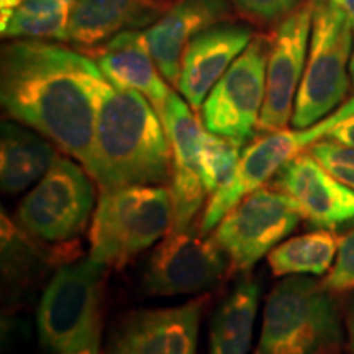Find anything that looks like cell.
Masks as SVG:
<instances>
[{
    "label": "cell",
    "mask_w": 354,
    "mask_h": 354,
    "mask_svg": "<svg viewBox=\"0 0 354 354\" xmlns=\"http://www.w3.org/2000/svg\"><path fill=\"white\" fill-rule=\"evenodd\" d=\"M313 0H307L297 10L279 21L271 38V50L266 71V99L258 131L286 130L292 122L295 97L307 64L312 35Z\"/></svg>",
    "instance_id": "7c38bea8"
},
{
    "label": "cell",
    "mask_w": 354,
    "mask_h": 354,
    "mask_svg": "<svg viewBox=\"0 0 354 354\" xmlns=\"http://www.w3.org/2000/svg\"><path fill=\"white\" fill-rule=\"evenodd\" d=\"M57 354H99V343L92 344V346L77 349V351H69V353H57Z\"/></svg>",
    "instance_id": "1f68e13d"
},
{
    "label": "cell",
    "mask_w": 354,
    "mask_h": 354,
    "mask_svg": "<svg viewBox=\"0 0 354 354\" xmlns=\"http://www.w3.org/2000/svg\"><path fill=\"white\" fill-rule=\"evenodd\" d=\"M349 74H351V82L354 86V44H353V55H351V63H349Z\"/></svg>",
    "instance_id": "d6a6232c"
},
{
    "label": "cell",
    "mask_w": 354,
    "mask_h": 354,
    "mask_svg": "<svg viewBox=\"0 0 354 354\" xmlns=\"http://www.w3.org/2000/svg\"><path fill=\"white\" fill-rule=\"evenodd\" d=\"M95 136L87 174L100 190L159 185L171 179L172 151L165 123L143 94L94 77Z\"/></svg>",
    "instance_id": "7a4b0ae2"
},
{
    "label": "cell",
    "mask_w": 354,
    "mask_h": 354,
    "mask_svg": "<svg viewBox=\"0 0 354 354\" xmlns=\"http://www.w3.org/2000/svg\"><path fill=\"white\" fill-rule=\"evenodd\" d=\"M240 148L236 141L205 128L201 146V174L207 192H216L234 176L240 165Z\"/></svg>",
    "instance_id": "cb8c5ba5"
},
{
    "label": "cell",
    "mask_w": 354,
    "mask_h": 354,
    "mask_svg": "<svg viewBox=\"0 0 354 354\" xmlns=\"http://www.w3.org/2000/svg\"><path fill=\"white\" fill-rule=\"evenodd\" d=\"M348 335H349V351L354 354V295L349 300L348 307Z\"/></svg>",
    "instance_id": "f1b7e54d"
},
{
    "label": "cell",
    "mask_w": 354,
    "mask_h": 354,
    "mask_svg": "<svg viewBox=\"0 0 354 354\" xmlns=\"http://www.w3.org/2000/svg\"><path fill=\"white\" fill-rule=\"evenodd\" d=\"M307 0H232L233 7L253 24L282 21Z\"/></svg>",
    "instance_id": "484cf974"
},
{
    "label": "cell",
    "mask_w": 354,
    "mask_h": 354,
    "mask_svg": "<svg viewBox=\"0 0 354 354\" xmlns=\"http://www.w3.org/2000/svg\"><path fill=\"white\" fill-rule=\"evenodd\" d=\"M232 269L227 254L201 230L169 232L146 266L143 284L149 295L198 294L215 287Z\"/></svg>",
    "instance_id": "8fae6325"
},
{
    "label": "cell",
    "mask_w": 354,
    "mask_h": 354,
    "mask_svg": "<svg viewBox=\"0 0 354 354\" xmlns=\"http://www.w3.org/2000/svg\"><path fill=\"white\" fill-rule=\"evenodd\" d=\"M105 269L107 266L91 256L57 269L37 313L38 336L44 348L69 353L100 343Z\"/></svg>",
    "instance_id": "8992f818"
},
{
    "label": "cell",
    "mask_w": 354,
    "mask_h": 354,
    "mask_svg": "<svg viewBox=\"0 0 354 354\" xmlns=\"http://www.w3.org/2000/svg\"><path fill=\"white\" fill-rule=\"evenodd\" d=\"M323 286L330 292L354 290V228L339 241L336 263Z\"/></svg>",
    "instance_id": "4316f807"
},
{
    "label": "cell",
    "mask_w": 354,
    "mask_h": 354,
    "mask_svg": "<svg viewBox=\"0 0 354 354\" xmlns=\"http://www.w3.org/2000/svg\"><path fill=\"white\" fill-rule=\"evenodd\" d=\"M172 6L169 0H77L71 10L68 41L95 48L122 32L151 26Z\"/></svg>",
    "instance_id": "d6986e66"
},
{
    "label": "cell",
    "mask_w": 354,
    "mask_h": 354,
    "mask_svg": "<svg viewBox=\"0 0 354 354\" xmlns=\"http://www.w3.org/2000/svg\"><path fill=\"white\" fill-rule=\"evenodd\" d=\"M77 0H24L0 24L2 37L68 41L69 17Z\"/></svg>",
    "instance_id": "603a6c76"
},
{
    "label": "cell",
    "mask_w": 354,
    "mask_h": 354,
    "mask_svg": "<svg viewBox=\"0 0 354 354\" xmlns=\"http://www.w3.org/2000/svg\"><path fill=\"white\" fill-rule=\"evenodd\" d=\"M205 299L180 307L138 310L110 338L105 354H197L198 325Z\"/></svg>",
    "instance_id": "9a60e30c"
},
{
    "label": "cell",
    "mask_w": 354,
    "mask_h": 354,
    "mask_svg": "<svg viewBox=\"0 0 354 354\" xmlns=\"http://www.w3.org/2000/svg\"><path fill=\"white\" fill-rule=\"evenodd\" d=\"M171 143V232H185L201 212L207 189L201 174V146L203 125L184 97L171 92L161 115Z\"/></svg>",
    "instance_id": "4fadbf2b"
},
{
    "label": "cell",
    "mask_w": 354,
    "mask_h": 354,
    "mask_svg": "<svg viewBox=\"0 0 354 354\" xmlns=\"http://www.w3.org/2000/svg\"><path fill=\"white\" fill-rule=\"evenodd\" d=\"M302 215L286 194L261 187L221 218L214 240L233 271L245 272L297 228Z\"/></svg>",
    "instance_id": "30bf717a"
},
{
    "label": "cell",
    "mask_w": 354,
    "mask_h": 354,
    "mask_svg": "<svg viewBox=\"0 0 354 354\" xmlns=\"http://www.w3.org/2000/svg\"><path fill=\"white\" fill-rule=\"evenodd\" d=\"M308 153L336 177L339 183L354 190V148L335 140H318L308 148Z\"/></svg>",
    "instance_id": "d4e9b609"
},
{
    "label": "cell",
    "mask_w": 354,
    "mask_h": 354,
    "mask_svg": "<svg viewBox=\"0 0 354 354\" xmlns=\"http://www.w3.org/2000/svg\"><path fill=\"white\" fill-rule=\"evenodd\" d=\"M326 138L338 141V143L353 146L354 148V115L353 117H348L346 120L339 122L333 130H331Z\"/></svg>",
    "instance_id": "83f0119b"
},
{
    "label": "cell",
    "mask_w": 354,
    "mask_h": 354,
    "mask_svg": "<svg viewBox=\"0 0 354 354\" xmlns=\"http://www.w3.org/2000/svg\"><path fill=\"white\" fill-rule=\"evenodd\" d=\"M232 0H177L145 30L146 43L162 77L177 87L180 57L190 39L221 21L233 20Z\"/></svg>",
    "instance_id": "e0dca14e"
},
{
    "label": "cell",
    "mask_w": 354,
    "mask_h": 354,
    "mask_svg": "<svg viewBox=\"0 0 354 354\" xmlns=\"http://www.w3.org/2000/svg\"><path fill=\"white\" fill-rule=\"evenodd\" d=\"M338 240L331 230H320L300 234L279 243L269 253V266L274 276H300L313 274L323 276L333 266L338 253Z\"/></svg>",
    "instance_id": "7402d4cb"
},
{
    "label": "cell",
    "mask_w": 354,
    "mask_h": 354,
    "mask_svg": "<svg viewBox=\"0 0 354 354\" xmlns=\"http://www.w3.org/2000/svg\"><path fill=\"white\" fill-rule=\"evenodd\" d=\"M272 187L286 194L315 228L333 232L354 221V190L331 176L308 149L274 176Z\"/></svg>",
    "instance_id": "5bb4252c"
},
{
    "label": "cell",
    "mask_w": 354,
    "mask_h": 354,
    "mask_svg": "<svg viewBox=\"0 0 354 354\" xmlns=\"http://www.w3.org/2000/svg\"><path fill=\"white\" fill-rule=\"evenodd\" d=\"M271 39L254 35L248 48L215 84L202 105L203 125L243 146L258 123L266 99V71Z\"/></svg>",
    "instance_id": "9c48e42d"
},
{
    "label": "cell",
    "mask_w": 354,
    "mask_h": 354,
    "mask_svg": "<svg viewBox=\"0 0 354 354\" xmlns=\"http://www.w3.org/2000/svg\"><path fill=\"white\" fill-rule=\"evenodd\" d=\"M354 115V97L333 113L323 118L317 125L294 130H279L266 133L250 145L241 154L240 165L234 176L223 187L212 194L201 220V232L209 234L234 205H238L248 194L254 192L269 179H272L290 159L299 156L318 140L325 138L339 122Z\"/></svg>",
    "instance_id": "52a82bcc"
},
{
    "label": "cell",
    "mask_w": 354,
    "mask_h": 354,
    "mask_svg": "<svg viewBox=\"0 0 354 354\" xmlns=\"http://www.w3.org/2000/svg\"><path fill=\"white\" fill-rule=\"evenodd\" d=\"M87 172L64 156H57L15 212V223L37 240L61 243L77 238L94 209V187Z\"/></svg>",
    "instance_id": "ba28073f"
},
{
    "label": "cell",
    "mask_w": 354,
    "mask_h": 354,
    "mask_svg": "<svg viewBox=\"0 0 354 354\" xmlns=\"http://www.w3.org/2000/svg\"><path fill=\"white\" fill-rule=\"evenodd\" d=\"M330 2L338 8H342L349 19L354 21V0H330Z\"/></svg>",
    "instance_id": "4dcf8cb0"
},
{
    "label": "cell",
    "mask_w": 354,
    "mask_h": 354,
    "mask_svg": "<svg viewBox=\"0 0 354 354\" xmlns=\"http://www.w3.org/2000/svg\"><path fill=\"white\" fill-rule=\"evenodd\" d=\"M259 282L243 277L216 310L210 326V354H248L253 342Z\"/></svg>",
    "instance_id": "44dd1931"
},
{
    "label": "cell",
    "mask_w": 354,
    "mask_h": 354,
    "mask_svg": "<svg viewBox=\"0 0 354 354\" xmlns=\"http://www.w3.org/2000/svg\"><path fill=\"white\" fill-rule=\"evenodd\" d=\"M21 2H24V0H0V8H2V21H0V24H3Z\"/></svg>",
    "instance_id": "f546056e"
},
{
    "label": "cell",
    "mask_w": 354,
    "mask_h": 354,
    "mask_svg": "<svg viewBox=\"0 0 354 354\" xmlns=\"http://www.w3.org/2000/svg\"><path fill=\"white\" fill-rule=\"evenodd\" d=\"M97 73L92 57L61 44L13 38L2 46V107L12 120L77 159L87 172L94 153Z\"/></svg>",
    "instance_id": "6da1fadb"
},
{
    "label": "cell",
    "mask_w": 354,
    "mask_h": 354,
    "mask_svg": "<svg viewBox=\"0 0 354 354\" xmlns=\"http://www.w3.org/2000/svg\"><path fill=\"white\" fill-rule=\"evenodd\" d=\"M323 282L289 276L266 300L254 354H328L338 346V308Z\"/></svg>",
    "instance_id": "3957f363"
},
{
    "label": "cell",
    "mask_w": 354,
    "mask_h": 354,
    "mask_svg": "<svg viewBox=\"0 0 354 354\" xmlns=\"http://www.w3.org/2000/svg\"><path fill=\"white\" fill-rule=\"evenodd\" d=\"M254 35L250 24L227 20L190 39L180 57L177 88L196 112L202 109L212 88L246 50Z\"/></svg>",
    "instance_id": "2e32d148"
},
{
    "label": "cell",
    "mask_w": 354,
    "mask_h": 354,
    "mask_svg": "<svg viewBox=\"0 0 354 354\" xmlns=\"http://www.w3.org/2000/svg\"><path fill=\"white\" fill-rule=\"evenodd\" d=\"M354 21L330 0H313L307 64L295 97L292 125H317L346 99L351 74Z\"/></svg>",
    "instance_id": "5b68a950"
},
{
    "label": "cell",
    "mask_w": 354,
    "mask_h": 354,
    "mask_svg": "<svg viewBox=\"0 0 354 354\" xmlns=\"http://www.w3.org/2000/svg\"><path fill=\"white\" fill-rule=\"evenodd\" d=\"M169 2H171V3H176V2H177V0H169Z\"/></svg>",
    "instance_id": "836d02e7"
},
{
    "label": "cell",
    "mask_w": 354,
    "mask_h": 354,
    "mask_svg": "<svg viewBox=\"0 0 354 354\" xmlns=\"http://www.w3.org/2000/svg\"><path fill=\"white\" fill-rule=\"evenodd\" d=\"M56 146L38 131L13 122L2 123L0 136V187L19 194L51 169L57 159Z\"/></svg>",
    "instance_id": "ffe728a7"
},
{
    "label": "cell",
    "mask_w": 354,
    "mask_h": 354,
    "mask_svg": "<svg viewBox=\"0 0 354 354\" xmlns=\"http://www.w3.org/2000/svg\"><path fill=\"white\" fill-rule=\"evenodd\" d=\"M172 228L171 190L131 185L100 190L92 216L91 258L107 268H123Z\"/></svg>",
    "instance_id": "277c9868"
},
{
    "label": "cell",
    "mask_w": 354,
    "mask_h": 354,
    "mask_svg": "<svg viewBox=\"0 0 354 354\" xmlns=\"http://www.w3.org/2000/svg\"><path fill=\"white\" fill-rule=\"evenodd\" d=\"M91 57L112 86L143 94L161 117L172 91L154 63L145 30H128L115 35L92 48Z\"/></svg>",
    "instance_id": "ac0fdd59"
}]
</instances>
